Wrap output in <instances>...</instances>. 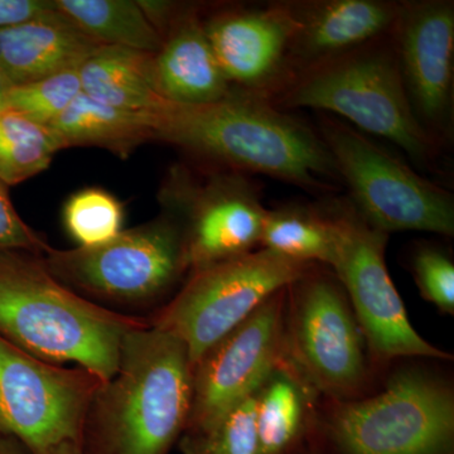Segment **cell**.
I'll return each instance as SVG.
<instances>
[{
	"instance_id": "cell-19",
	"label": "cell",
	"mask_w": 454,
	"mask_h": 454,
	"mask_svg": "<svg viewBox=\"0 0 454 454\" xmlns=\"http://www.w3.org/2000/svg\"><path fill=\"white\" fill-rule=\"evenodd\" d=\"M153 57L139 51L101 46L79 68L83 94L116 109L155 112L166 98L155 88Z\"/></svg>"
},
{
	"instance_id": "cell-21",
	"label": "cell",
	"mask_w": 454,
	"mask_h": 454,
	"mask_svg": "<svg viewBox=\"0 0 454 454\" xmlns=\"http://www.w3.org/2000/svg\"><path fill=\"white\" fill-rule=\"evenodd\" d=\"M316 394L286 357L255 394L258 454L288 453L306 428Z\"/></svg>"
},
{
	"instance_id": "cell-20",
	"label": "cell",
	"mask_w": 454,
	"mask_h": 454,
	"mask_svg": "<svg viewBox=\"0 0 454 454\" xmlns=\"http://www.w3.org/2000/svg\"><path fill=\"white\" fill-rule=\"evenodd\" d=\"M49 128L62 149L95 146L106 149L121 160L145 143L154 142L152 114L107 106L83 92Z\"/></svg>"
},
{
	"instance_id": "cell-33",
	"label": "cell",
	"mask_w": 454,
	"mask_h": 454,
	"mask_svg": "<svg viewBox=\"0 0 454 454\" xmlns=\"http://www.w3.org/2000/svg\"><path fill=\"white\" fill-rule=\"evenodd\" d=\"M8 89V83L5 82V80L3 79L2 74H0V113L5 110V94H7Z\"/></svg>"
},
{
	"instance_id": "cell-11",
	"label": "cell",
	"mask_w": 454,
	"mask_h": 454,
	"mask_svg": "<svg viewBox=\"0 0 454 454\" xmlns=\"http://www.w3.org/2000/svg\"><path fill=\"white\" fill-rule=\"evenodd\" d=\"M160 201L181 223L190 273L259 249L267 208L258 184L245 173L176 166Z\"/></svg>"
},
{
	"instance_id": "cell-17",
	"label": "cell",
	"mask_w": 454,
	"mask_h": 454,
	"mask_svg": "<svg viewBox=\"0 0 454 454\" xmlns=\"http://www.w3.org/2000/svg\"><path fill=\"white\" fill-rule=\"evenodd\" d=\"M153 57L155 88L172 103L202 106L231 92L206 35L199 5L184 3L162 35Z\"/></svg>"
},
{
	"instance_id": "cell-4",
	"label": "cell",
	"mask_w": 454,
	"mask_h": 454,
	"mask_svg": "<svg viewBox=\"0 0 454 454\" xmlns=\"http://www.w3.org/2000/svg\"><path fill=\"white\" fill-rule=\"evenodd\" d=\"M270 103L278 109L309 107L342 116L357 129L390 140L426 169L434 168L441 155V143L411 107L390 33L301 71Z\"/></svg>"
},
{
	"instance_id": "cell-5",
	"label": "cell",
	"mask_w": 454,
	"mask_h": 454,
	"mask_svg": "<svg viewBox=\"0 0 454 454\" xmlns=\"http://www.w3.org/2000/svg\"><path fill=\"white\" fill-rule=\"evenodd\" d=\"M43 259L59 282L103 307L151 306L188 271L181 223L167 212L98 247H51Z\"/></svg>"
},
{
	"instance_id": "cell-24",
	"label": "cell",
	"mask_w": 454,
	"mask_h": 454,
	"mask_svg": "<svg viewBox=\"0 0 454 454\" xmlns=\"http://www.w3.org/2000/svg\"><path fill=\"white\" fill-rule=\"evenodd\" d=\"M61 149L49 127L12 110L0 113V181L5 186L40 175Z\"/></svg>"
},
{
	"instance_id": "cell-13",
	"label": "cell",
	"mask_w": 454,
	"mask_h": 454,
	"mask_svg": "<svg viewBox=\"0 0 454 454\" xmlns=\"http://www.w3.org/2000/svg\"><path fill=\"white\" fill-rule=\"evenodd\" d=\"M288 288L208 348L192 366V402L186 429L212 422L254 395L286 360Z\"/></svg>"
},
{
	"instance_id": "cell-26",
	"label": "cell",
	"mask_w": 454,
	"mask_h": 454,
	"mask_svg": "<svg viewBox=\"0 0 454 454\" xmlns=\"http://www.w3.org/2000/svg\"><path fill=\"white\" fill-rule=\"evenodd\" d=\"M255 394L212 422L184 429L178 439L182 454H258Z\"/></svg>"
},
{
	"instance_id": "cell-7",
	"label": "cell",
	"mask_w": 454,
	"mask_h": 454,
	"mask_svg": "<svg viewBox=\"0 0 454 454\" xmlns=\"http://www.w3.org/2000/svg\"><path fill=\"white\" fill-rule=\"evenodd\" d=\"M316 267L260 247L215 262L191 271L175 298L148 316L149 325L181 340L193 366L271 295L288 288Z\"/></svg>"
},
{
	"instance_id": "cell-14",
	"label": "cell",
	"mask_w": 454,
	"mask_h": 454,
	"mask_svg": "<svg viewBox=\"0 0 454 454\" xmlns=\"http://www.w3.org/2000/svg\"><path fill=\"white\" fill-rule=\"evenodd\" d=\"M202 23L232 88L270 101L292 82L291 47L301 27L292 2L225 5L202 12Z\"/></svg>"
},
{
	"instance_id": "cell-28",
	"label": "cell",
	"mask_w": 454,
	"mask_h": 454,
	"mask_svg": "<svg viewBox=\"0 0 454 454\" xmlns=\"http://www.w3.org/2000/svg\"><path fill=\"white\" fill-rule=\"evenodd\" d=\"M411 271L420 294L446 315L454 313L453 260L441 247L419 244L411 254Z\"/></svg>"
},
{
	"instance_id": "cell-3",
	"label": "cell",
	"mask_w": 454,
	"mask_h": 454,
	"mask_svg": "<svg viewBox=\"0 0 454 454\" xmlns=\"http://www.w3.org/2000/svg\"><path fill=\"white\" fill-rule=\"evenodd\" d=\"M148 317L100 306L51 274L43 255L0 252V337L33 356L76 364L110 380L125 334Z\"/></svg>"
},
{
	"instance_id": "cell-31",
	"label": "cell",
	"mask_w": 454,
	"mask_h": 454,
	"mask_svg": "<svg viewBox=\"0 0 454 454\" xmlns=\"http://www.w3.org/2000/svg\"><path fill=\"white\" fill-rule=\"evenodd\" d=\"M0 454H32L17 439L0 435Z\"/></svg>"
},
{
	"instance_id": "cell-15",
	"label": "cell",
	"mask_w": 454,
	"mask_h": 454,
	"mask_svg": "<svg viewBox=\"0 0 454 454\" xmlns=\"http://www.w3.org/2000/svg\"><path fill=\"white\" fill-rule=\"evenodd\" d=\"M390 40L415 115L442 145L452 129L454 3L402 2Z\"/></svg>"
},
{
	"instance_id": "cell-2",
	"label": "cell",
	"mask_w": 454,
	"mask_h": 454,
	"mask_svg": "<svg viewBox=\"0 0 454 454\" xmlns=\"http://www.w3.org/2000/svg\"><path fill=\"white\" fill-rule=\"evenodd\" d=\"M192 364L184 343L158 328L121 340L118 372L90 403L82 454H167L186 429Z\"/></svg>"
},
{
	"instance_id": "cell-25",
	"label": "cell",
	"mask_w": 454,
	"mask_h": 454,
	"mask_svg": "<svg viewBox=\"0 0 454 454\" xmlns=\"http://www.w3.org/2000/svg\"><path fill=\"white\" fill-rule=\"evenodd\" d=\"M125 207L113 193L101 187H86L68 197L62 223L80 247L103 245L121 232Z\"/></svg>"
},
{
	"instance_id": "cell-10",
	"label": "cell",
	"mask_w": 454,
	"mask_h": 454,
	"mask_svg": "<svg viewBox=\"0 0 454 454\" xmlns=\"http://www.w3.org/2000/svg\"><path fill=\"white\" fill-rule=\"evenodd\" d=\"M365 339L336 276L317 267L288 286L286 355L316 393L345 400L365 381Z\"/></svg>"
},
{
	"instance_id": "cell-32",
	"label": "cell",
	"mask_w": 454,
	"mask_h": 454,
	"mask_svg": "<svg viewBox=\"0 0 454 454\" xmlns=\"http://www.w3.org/2000/svg\"><path fill=\"white\" fill-rule=\"evenodd\" d=\"M42 454H82V450L76 442H65Z\"/></svg>"
},
{
	"instance_id": "cell-30",
	"label": "cell",
	"mask_w": 454,
	"mask_h": 454,
	"mask_svg": "<svg viewBox=\"0 0 454 454\" xmlns=\"http://www.w3.org/2000/svg\"><path fill=\"white\" fill-rule=\"evenodd\" d=\"M57 11L56 0H0V29L27 25Z\"/></svg>"
},
{
	"instance_id": "cell-27",
	"label": "cell",
	"mask_w": 454,
	"mask_h": 454,
	"mask_svg": "<svg viewBox=\"0 0 454 454\" xmlns=\"http://www.w3.org/2000/svg\"><path fill=\"white\" fill-rule=\"evenodd\" d=\"M82 92L79 68L64 71L26 85L11 86L5 94V109L50 127Z\"/></svg>"
},
{
	"instance_id": "cell-1",
	"label": "cell",
	"mask_w": 454,
	"mask_h": 454,
	"mask_svg": "<svg viewBox=\"0 0 454 454\" xmlns=\"http://www.w3.org/2000/svg\"><path fill=\"white\" fill-rule=\"evenodd\" d=\"M152 118L154 142L219 168L259 173L309 192L339 188L336 164L319 134L268 98L232 88L223 100L202 106L164 100Z\"/></svg>"
},
{
	"instance_id": "cell-9",
	"label": "cell",
	"mask_w": 454,
	"mask_h": 454,
	"mask_svg": "<svg viewBox=\"0 0 454 454\" xmlns=\"http://www.w3.org/2000/svg\"><path fill=\"white\" fill-rule=\"evenodd\" d=\"M339 236L334 276L376 360L452 358L415 331L385 262L389 234L376 229L348 201L327 203Z\"/></svg>"
},
{
	"instance_id": "cell-22",
	"label": "cell",
	"mask_w": 454,
	"mask_h": 454,
	"mask_svg": "<svg viewBox=\"0 0 454 454\" xmlns=\"http://www.w3.org/2000/svg\"><path fill=\"white\" fill-rule=\"evenodd\" d=\"M337 244L339 236L327 203H286L267 210L259 247L294 262L333 268Z\"/></svg>"
},
{
	"instance_id": "cell-16",
	"label": "cell",
	"mask_w": 454,
	"mask_h": 454,
	"mask_svg": "<svg viewBox=\"0 0 454 454\" xmlns=\"http://www.w3.org/2000/svg\"><path fill=\"white\" fill-rule=\"evenodd\" d=\"M292 3L301 25L291 47L293 76L389 35L402 5L387 0Z\"/></svg>"
},
{
	"instance_id": "cell-6",
	"label": "cell",
	"mask_w": 454,
	"mask_h": 454,
	"mask_svg": "<svg viewBox=\"0 0 454 454\" xmlns=\"http://www.w3.org/2000/svg\"><path fill=\"white\" fill-rule=\"evenodd\" d=\"M318 134L348 184L349 202L370 225L387 234L454 235L452 193L339 119L322 118Z\"/></svg>"
},
{
	"instance_id": "cell-23",
	"label": "cell",
	"mask_w": 454,
	"mask_h": 454,
	"mask_svg": "<svg viewBox=\"0 0 454 454\" xmlns=\"http://www.w3.org/2000/svg\"><path fill=\"white\" fill-rule=\"evenodd\" d=\"M74 25L104 46L155 55L162 35L152 25L138 0H56Z\"/></svg>"
},
{
	"instance_id": "cell-8",
	"label": "cell",
	"mask_w": 454,
	"mask_h": 454,
	"mask_svg": "<svg viewBox=\"0 0 454 454\" xmlns=\"http://www.w3.org/2000/svg\"><path fill=\"white\" fill-rule=\"evenodd\" d=\"M327 433L342 454H447L453 444V391L419 370L394 373L380 394L336 400Z\"/></svg>"
},
{
	"instance_id": "cell-12",
	"label": "cell",
	"mask_w": 454,
	"mask_h": 454,
	"mask_svg": "<svg viewBox=\"0 0 454 454\" xmlns=\"http://www.w3.org/2000/svg\"><path fill=\"white\" fill-rule=\"evenodd\" d=\"M104 382L83 367L47 363L0 337V435L32 454L79 443L90 403Z\"/></svg>"
},
{
	"instance_id": "cell-29",
	"label": "cell",
	"mask_w": 454,
	"mask_h": 454,
	"mask_svg": "<svg viewBox=\"0 0 454 454\" xmlns=\"http://www.w3.org/2000/svg\"><path fill=\"white\" fill-rule=\"evenodd\" d=\"M50 245L40 232L33 230L18 214L8 193V186L0 181V252H49Z\"/></svg>"
},
{
	"instance_id": "cell-18",
	"label": "cell",
	"mask_w": 454,
	"mask_h": 454,
	"mask_svg": "<svg viewBox=\"0 0 454 454\" xmlns=\"http://www.w3.org/2000/svg\"><path fill=\"white\" fill-rule=\"evenodd\" d=\"M101 46L59 9L35 22L0 29V74L9 88L26 85L82 67Z\"/></svg>"
}]
</instances>
